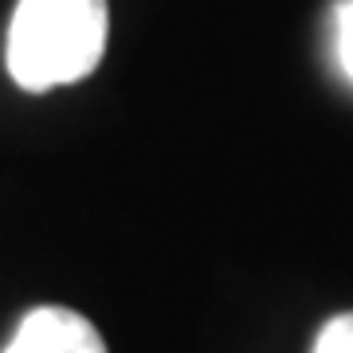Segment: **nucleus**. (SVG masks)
<instances>
[{"mask_svg": "<svg viewBox=\"0 0 353 353\" xmlns=\"http://www.w3.org/2000/svg\"><path fill=\"white\" fill-rule=\"evenodd\" d=\"M338 55H341V67H345L350 79H353V0L338 16Z\"/></svg>", "mask_w": 353, "mask_h": 353, "instance_id": "4", "label": "nucleus"}, {"mask_svg": "<svg viewBox=\"0 0 353 353\" xmlns=\"http://www.w3.org/2000/svg\"><path fill=\"white\" fill-rule=\"evenodd\" d=\"M310 353H353V310L330 318Z\"/></svg>", "mask_w": 353, "mask_h": 353, "instance_id": "3", "label": "nucleus"}, {"mask_svg": "<svg viewBox=\"0 0 353 353\" xmlns=\"http://www.w3.org/2000/svg\"><path fill=\"white\" fill-rule=\"evenodd\" d=\"M0 353H106V341L94 322L71 306H36L20 318Z\"/></svg>", "mask_w": 353, "mask_h": 353, "instance_id": "2", "label": "nucleus"}, {"mask_svg": "<svg viewBox=\"0 0 353 353\" xmlns=\"http://www.w3.org/2000/svg\"><path fill=\"white\" fill-rule=\"evenodd\" d=\"M106 0H16L8 24V75L24 90L87 79L106 51Z\"/></svg>", "mask_w": 353, "mask_h": 353, "instance_id": "1", "label": "nucleus"}]
</instances>
